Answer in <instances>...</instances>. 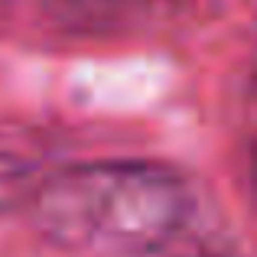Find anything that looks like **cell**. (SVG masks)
Returning a JSON list of instances; mask_svg holds the SVG:
<instances>
[{
  "label": "cell",
  "mask_w": 257,
  "mask_h": 257,
  "mask_svg": "<svg viewBox=\"0 0 257 257\" xmlns=\"http://www.w3.org/2000/svg\"><path fill=\"white\" fill-rule=\"evenodd\" d=\"M33 225L46 241L98 257H153L179 241L192 218V189L147 160L82 163L33 189Z\"/></svg>",
  "instance_id": "obj_1"
},
{
  "label": "cell",
  "mask_w": 257,
  "mask_h": 257,
  "mask_svg": "<svg viewBox=\"0 0 257 257\" xmlns=\"http://www.w3.org/2000/svg\"><path fill=\"white\" fill-rule=\"evenodd\" d=\"M134 7H137V0H49V10L65 26L88 30V33L120 26L131 17Z\"/></svg>",
  "instance_id": "obj_2"
},
{
  "label": "cell",
  "mask_w": 257,
  "mask_h": 257,
  "mask_svg": "<svg viewBox=\"0 0 257 257\" xmlns=\"http://www.w3.org/2000/svg\"><path fill=\"white\" fill-rule=\"evenodd\" d=\"M30 179H33V173L23 160L0 150V218L30 195V186H33Z\"/></svg>",
  "instance_id": "obj_3"
},
{
  "label": "cell",
  "mask_w": 257,
  "mask_h": 257,
  "mask_svg": "<svg viewBox=\"0 0 257 257\" xmlns=\"http://www.w3.org/2000/svg\"><path fill=\"white\" fill-rule=\"evenodd\" d=\"M163 254H170V251H163ZM170 257H231V254L202 244V247H176V254H170Z\"/></svg>",
  "instance_id": "obj_4"
},
{
  "label": "cell",
  "mask_w": 257,
  "mask_h": 257,
  "mask_svg": "<svg viewBox=\"0 0 257 257\" xmlns=\"http://www.w3.org/2000/svg\"><path fill=\"white\" fill-rule=\"evenodd\" d=\"M247 170H251V186L257 189V137L251 144V153H247Z\"/></svg>",
  "instance_id": "obj_5"
},
{
  "label": "cell",
  "mask_w": 257,
  "mask_h": 257,
  "mask_svg": "<svg viewBox=\"0 0 257 257\" xmlns=\"http://www.w3.org/2000/svg\"><path fill=\"white\" fill-rule=\"evenodd\" d=\"M251 91L257 94V43H254V56H251Z\"/></svg>",
  "instance_id": "obj_6"
}]
</instances>
